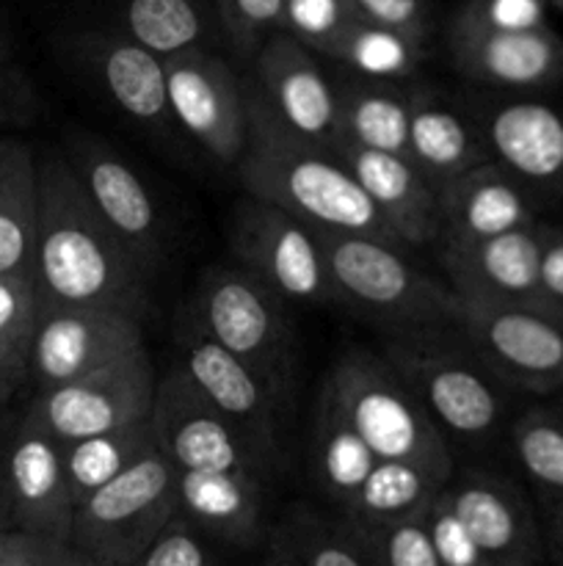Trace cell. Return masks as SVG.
<instances>
[{
    "mask_svg": "<svg viewBox=\"0 0 563 566\" xmlns=\"http://www.w3.org/2000/svg\"><path fill=\"white\" fill-rule=\"evenodd\" d=\"M152 357L147 348L66 385L36 390L25 415L59 442L105 434L149 420L155 403Z\"/></svg>",
    "mask_w": 563,
    "mask_h": 566,
    "instance_id": "11",
    "label": "cell"
},
{
    "mask_svg": "<svg viewBox=\"0 0 563 566\" xmlns=\"http://www.w3.org/2000/svg\"><path fill=\"white\" fill-rule=\"evenodd\" d=\"M193 326L287 390L296 354L287 302L252 274L235 263L204 271L193 298Z\"/></svg>",
    "mask_w": 563,
    "mask_h": 566,
    "instance_id": "7",
    "label": "cell"
},
{
    "mask_svg": "<svg viewBox=\"0 0 563 566\" xmlns=\"http://www.w3.org/2000/svg\"><path fill=\"white\" fill-rule=\"evenodd\" d=\"M232 260L287 304H334L326 254L315 227L263 199L232 219Z\"/></svg>",
    "mask_w": 563,
    "mask_h": 566,
    "instance_id": "10",
    "label": "cell"
},
{
    "mask_svg": "<svg viewBox=\"0 0 563 566\" xmlns=\"http://www.w3.org/2000/svg\"><path fill=\"white\" fill-rule=\"evenodd\" d=\"M329 153L351 171L403 249L439 243V191L406 155L362 147L346 136H334Z\"/></svg>",
    "mask_w": 563,
    "mask_h": 566,
    "instance_id": "20",
    "label": "cell"
},
{
    "mask_svg": "<svg viewBox=\"0 0 563 566\" xmlns=\"http://www.w3.org/2000/svg\"><path fill=\"white\" fill-rule=\"evenodd\" d=\"M42 298L33 274H0V357L28 381Z\"/></svg>",
    "mask_w": 563,
    "mask_h": 566,
    "instance_id": "36",
    "label": "cell"
},
{
    "mask_svg": "<svg viewBox=\"0 0 563 566\" xmlns=\"http://www.w3.org/2000/svg\"><path fill=\"white\" fill-rule=\"evenodd\" d=\"M254 92L276 119L307 142L329 149L337 136V88L318 64V53L290 33L276 31L254 53Z\"/></svg>",
    "mask_w": 563,
    "mask_h": 566,
    "instance_id": "19",
    "label": "cell"
},
{
    "mask_svg": "<svg viewBox=\"0 0 563 566\" xmlns=\"http://www.w3.org/2000/svg\"><path fill=\"white\" fill-rule=\"evenodd\" d=\"M337 88V136L408 158V94L386 81L351 77Z\"/></svg>",
    "mask_w": 563,
    "mask_h": 566,
    "instance_id": "29",
    "label": "cell"
},
{
    "mask_svg": "<svg viewBox=\"0 0 563 566\" xmlns=\"http://www.w3.org/2000/svg\"><path fill=\"white\" fill-rule=\"evenodd\" d=\"M177 368L196 385V390L235 420L257 440L270 459L282 464L279 403L285 392L246 359L235 357L196 326H185L180 335V365Z\"/></svg>",
    "mask_w": 563,
    "mask_h": 566,
    "instance_id": "16",
    "label": "cell"
},
{
    "mask_svg": "<svg viewBox=\"0 0 563 566\" xmlns=\"http://www.w3.org/2000/svg\"><path fill=\"white\" fill-rule=\"evenodd\" d=\"M237 175L254 199L276 205L315 230L362 232L397 243L351 171L326 147L287 130L252 83L248 144Z\"/></svg>",
    "mask_w": 563,
    "mask_h": 566,
    "instance_id": "2",
    "label": "cell"
},
{
    "mask_svg": "<svg viewBox=\"0 0 563 566\" xmlns=\"http://www.w3.org/2000/svg\"><path fill=\"white\" fill-rule=\"evenodd\" d=\"M357 20L351 0H285L279 31L329 59L342 33Z\"/></svg>",
    "mask_w": 563,
    "mask_h": 566,
    "instance_id": "37",
    "label": "cell"
},
{
    "mask_svg": "<svg viewBox=\"0 0 563 566\" xmlns=\"http://www.w3.org/2000/svg\"><path fill=\"white\" fill-rule=\"evenodd\" d=\"M213 539L188 523L180 512L158 534V539L136 558L132 566H219Z\"/></svg>",
    "mask_w": 563,
    "mask_h": 566,
    "instance_id": "40",
    "label": "cell"
},
{
    "mask_svg": "<svg viewBox=\"0 0 563 566\" xmlns=\"http://www.w3.org/2000/svg\"><path fill=\"white\" fill-rule=\"evenodd\" d=\"M546 9H550L546 0H464L456 17L475 25L517 31V28L550 25Z\"/></svg>",
    "mask_w": 563,
    "mask_h": 566,
    "instance_id": "42",
    "label": "cell"
},
{
    "mask_svg": "<svg viewBox=\"0 0 563 566\" xmlns=\"http://www.w3.org/2000/svg\"><path fill=\"white\" fill-rule=\"evenodd\" d=\"M268 566H379L340 517L296 506L270 525Z\"/></svg>",
    "mask_w": 563,
    "mask_h": 566,
    "instance_id": "30",
    "label": "cell"
},
{
    "mask_svg": "<svg viewBox=\"0 0 563 566\" xmlns=\"http://www.w3.org/2000/svg\"><path fill=\"white\" fill-rule=\"evenodd\" d=\"M163 64L171 122L210 158L237 169L248 144V83L202 44L166 55Z\"/></svg>",
    "mask_w": 563,
    "mask_h": 566,
    "instance_id": "13",
    "label": "cell"
},
{
    "mask_svg": "<svg viewBox=\"0 0 563 566\" xmlns=\"http://www.w3.org/2000/svg\"><path fill=\"white\" fill-rule=\"evenodd\" d=\"M348 528L357 534V539L379 566H442L423 514L401 520V523L379 525V528H353V525Z\"/></svg>",
    "mask_w": 563,
    "mask_h": 566,
    "instance_id": "38",
    "label": "cell"
},
{
    "mask_svg": "<svg viewBox=\"0 0 563 566\" xmlns=\"http://www.w3.org/2000/svg\"><path fill=\"white\" fill-rule=\"evenodd\" d=\"M147 271L99 219L66 155L39 160L33 280L42 304L116 307L144 315Z\"/></svg>",
    "mask_w": 563,
    "mask_h": 566,
    "instance_id": "1",
    "label": "cell"
},
{
    "mask_svg": "<svg viewBox=\"0 0 563 566\" xmlns=\"http://www.w3.org/2000/svg\"><path fill=\"white\" fill-rule=\"evenodd\" d=\"M541 238H544V221L484 241L442 243L439 258L447 285L458 298L541 307Z\"/></svg>",
    "mask_w": 563,
    "mask_h": 566,
    "instance_id": "21",
    "label": "cell"
},
{
    "mask_svg": "<svg viewBox=\"0 0 563 566\" xmlns=\"http://www.w3.org/2000/svg\"><path fill=\"white\" fill-rule=\"evenodd\" d=\"M9 420H0V531L11 528V506H9V479H6V434H9Z\"/></svg>",
    "mask_w": 563,
    "mask_h": 566,
    "instance_id": "47",
    "label": "cell"
},
{
    "mask_svg": "<svg viewBox=\"0 0 563 566\" xmlns=\"http://www.w3.org/2000/svg\"><path fill=\"white\" fill-rule=\"evenodd\" d=\"M546 3H550V9H557V11H563V0H546Z\"/></svg>",
    "mask_w": 563,
    "mask_h": 566,
    "instance_id": "50",
    "label": "cell"
},
{
    "mask_svg": "<svg viewBox=\"0 0 563 566\" xmlns=\"http://www.w3.org/2000/svg\"><path fill=\"white\" fill-rule=\"evenodd\" d=\"M11 528L70 545L75 497L66 475L64 442L33 423L25 412L11 418L6 434Z\"/></svg>",
    "mask_w": 563,
    "mask_h": 566,
    "instance_id": "17",
    "label": "cell"
},
{
    "mask_svg": "<svg viewBox=\"0 0 563 566\" xmlns=\"http://www.w3.org/2000/svg\"><path fill=\"white\" fill-rule=\"evenodd\" d=\"M149 426L158 451L177 470H241L268 481L279 470V462L221 415L180 368L158 379Z\"/></svg>",
    "mask_w": 563,
    "mask_h": 566,
    "instance_id": "9",
    "label": "cell"
},
{
    "mask_svg": "<svg viewBox=\"0 0 563 566\" xmlns=\"http://www.w3.org/2000/svg\"><path fill=\"white\" fill-rule=\"evenodd\" d=\"M329 59L368 81L397 83L419 70L425 59V42H417L395 28L357 20L342 33Z\"/></svg>",
    "mask_w": 563,
    "mask_h": 566,
    "instance_id": "32",
    "label": "cell"
},
{
    "mask_svg": "<svg viewBox=\"0 0 563 566\" xmlns=\"http://www.w3.org/2000/svg\"><path fill=\"white\" fill-rule=\"evenodd\" d=\"M359 20L395 28L417 42L428 39V3L425 0H351Z\"/></svg>",
    "mask_w": 563,
    "mask_h": 566,
    "instance_id": "43",
    "label": "cell"
},
{
    "mask_svg": "<svg viewBox=\"0 0 563 566\" xmlns=\"http://www.w3.org/2000/svg\"><path fill=\"white\" fill-rule=\"evenodd\" d=\"M70 545L28 531H0V566H61Z\"/></svg>",
    "mask_w": 563,
    "mask_h": 566,
    "instance_id": "44",
    "label": "cell"
},
{
    "mask_svg": "<svg viewBox=\"0 0 563 566\" xmlns=\"http://www.w3.org/2000/svg\"><path fill=\"white\" fill-rule=\"evenodd\" d=\"M489 160L528 188L539 205L563 202V105L541 92H502L472 103Z\"/></svg>",
    "mask_w": 563,
    "mask_h": 566,
    "instance_id": "12",
    "label": "cell"
},
{
    "mask_svg": "<svg viewBox=\"0 0 563 566\" xmlns=\"http://www.w3.org/2000/svg\"><path fill=\"white\" fill-rule=\"evenodd\" d=\"M431 332L434 329L392 337L381 357L406 381L442 434L489 442L506 420L500 381L472 352L467 357Z\"/></svg>",
    "mask_w": 563,
    "mask_h": 566,
    "instance_id": "6",
    "label": "cell"
},
{
    "mask_svg": "<svg viewBox=\"0 0 563 566\" xmlns=\"http://www.w3.org/2000/svg\"><path fill=\"white\" fill-rule=\"evenodd\" d=\"M39 160L25 142L0 138V274H33Z\"/></svg>",
    "mask_w": 563,
    "mask_h": 566,
    "instance_id": "27",
    "label": "cell"
},
{
    "mask_svg": "<svg viewBox=\"0 0 563 566\" xmlns=\"http://www.w3.org/2000/svg\"><path fill=\"white\" fill-rule=\"evenodd\" d=\"M177 512V468L152 446L77 503L70 545L97 566H132Z\"/></svg>",
    "mask_w": 563,
    "mask_h": 566,
    "instance_id": "5",
    "label": "cell"
},
{
    "mask_svg": "<svg viewBox=\"0 0 563 566\" xmlns=\"http://www.w3.org/2000/svg\"><path fill=\"white\" fill-rule=\"evenodd\" d=\"M141 348H147L141 315L116 307L42 304L28 357V379L36 390L66 385Z\"/></svg>",
    "mask_w": 563,
    "mask_h": 566,
    "instance_id": "14",
    "label": "cell"
},
{
    "mask_svg": "<svg viewBox=\"0 0 563 566\" xmlns=\"http://www.w3.org/2000/svg\"><path fill=\"white\" fill-rule=\"evenodd\" d=\"M221 22L243 55H254L270 33L282 28L285 0H219Z\"/></svg>",
    "mask_w": 563,
    "mask_h": 566,
    "instance_id": "39",
    "label": "cell"
},
{
    "mask_svg": "<svg viewBox=\"0 0 563 566\" xmlns=\"http://www.w3.org/2000/svg\"><path fill=\"white\" fill-rule=\"evenodd\" d=\"M125 33L166 59L202 44L204 22L193 0H127Z\"/></svg>",
    "mask_w": 563,
    "mask_h": 566,
    "instance_id": "35",
    "label": "cell"
},
{
    "mask_svg": "<svg viewBox=\"0 0 563 566\" xmlns=\"http://www.w3.org/2000/svg\"><path fill=\"white\" fill-rule=\"evenodd\" d=\"M539 304L563 318V227L544 224L539 258Z\"/></svg>",
    "mask_w": 563,
    "mask_h": 566,
    "instance_id": "45",
    "label": "cell"
},
{
    "mask_svg": "<svg viewBox=\"0 0 563 566\" xmlns=\"http://www.w3.org/2000/svg\"><path fill=\"white\" fill-rule=\"evenodd\" d=\"M22 381L25 379H22V376L17 374V370L11 368L3 357H0V412H3L6 403L11 401V396H14L17 387H20Z\"/></svg>",
    "mask_w": 563,
    "mask_h": 566,
    "instance_id": "48",
    "label": "cell"
},
{
    "mask_svg": "<svg viewBox=\"0 0 563 566\" xmlns=\"http://www.w3.org/2000/svg\"><path fill=\"white\" fill-rule=\"evenodd\" d=\"M323 396L346 415L375 459L412 462L450 479L445 434L381 354L351 348L331 365Z\"/></svg>",
    "mask_w": 563,
    "mask_h": 566,
    "instance_id": "4",
    "label": "cell"
},
{
    "mask_svg": "<svg viewBox=\"0 0 563 566\" xmlns=\"http://www.w3.org/2000/svg\"><path fill=\"white\" fill-rule=\"evenodd\" d=\"M61 566H97V564H94L86 553L75 551V547L70 545V551H66V556H64V564Z\"/></svg>",
    "mask_w": 563,
    "mask_h": 566,
    "instance_id": "49",
    "label": "cell"
},
{
    "mask_svg": "<svg viewBox=\"0 0 563 566\" xmlns=\"http://www.w3.org/2000/svg\"><path fill=\"white\" fill-rule=\"evenodd\" d=\"M442 495L495 566H541L544 536L522 490L506 475L469 468L453 473Z\"/></svg>",
    "mask_w": 563,
    "mask_h": 566,
    "instance_id": "18",
    "label": "cell"
},
{
    "mask_svg": "<svg viewBox=\"0 0 563 566\" xmlns=\"http://www.w3.org/2000/svg\"><path fill=\"white\" fill-rule=\"evenodd\" d=\"M541 536H544V553L555 566H563V503H541Z\"/></svg>",
    "mask_w": 563,
    "mask_h": 566,
    "instance_id": "46",
    "label": "cell"
},
{
    "mask_svg": "<svg viewBox=\"0 0 563 566\" xmlns=\"http://www.w3.org/2000/svg\"><path fill=\"white\" fill-rule=\"evenodd\" d=\"M0 53H3V36H0Z\"/></svg>",
    "mask_w": 563,
    "mask_h": 566,
    "instance_id": "51",
    "label": "cell"
},
{
    "mask_svg": "<svg viewBox=\"0 0 563 566\" xmlns=\"http://www.w3.org/2000/svg\"><path fill=\"white\" fill-rule=\"evenodd\" d=\"M423 520L442 566H495L489 562V556L480 551L478 542L472 539V534L464 528V523L442 492L425 509Z\"/></svg>",
    "mask_w": 563,
    "mask_h": 566,
    "instance_id": "41",
    "label": "cell"
},
{
    "mask_svg": "<svg viewBox=\"0 0 563 566\" xmlns=\"http://www.w3.org/2000/svg\"><path fill=\"white\" fill-rule=\"evenodd\" d=\"M508 442L541 503H563V412L530 407L511 420Z\"/></svg>",
    "mask_w": 563,
    "mask_h": 566,
    "instance_id": "34",
    "label": "cell"
},
{
    "mask_svg": "<svg viewBox=\"0 0 563 566\" xmlns=\"http://www.w3.org/2000/svg\"><path fill=\"white\" fill-rule=\"evenodd\" d=\"M66 158L99 219L149 274L160 258L163 238H160L158 205L138 171L99 142H77Z\"/></svg>",
    "mask_w": 563,
    "mask_h": 566,
    "instance_id": "22",
    "label": "cell"
},
{
    "mask_svg": "<svg viewBox=\"0 0 563 566\" xmlns=\"http://www.w3.org/2000/svg\"><path fill=\"white\" fill-rule=\"evenodd\" d=\"M375 462L379 459L373 457L368 442L353 431L331 398L320 392L312 426V479L337 514L351 503Z\"/></svg>",
    "mask_w": 563,
    "mask_h": 566,
    "instance_id": "31",
    "label": "cell"
},
{
    "mask_svg": "<svg viewBox=\"0 0 563 566\" xmlns=\"http://www.w3.org/2000/svg\"><path fill=\"white\" fill-rule=\"evenodd\" d=\"M447 481L450 479L419 464L379 459L351 503L337 517L353 528H379V525L419 517L445 490Z\"/></svg>",
    "mask_w": 563,
    "mask_h": 566,
    "instance_id": "28",
    "label": "cell"
},
{
    "mask_svg": "<svg viewBox=\"0 0 563 566\" xmlns=\"http://www.w3.org/2000/svg\"><path fill=\"white\" fill-rule=\"evenodd\" d=\"M408 94V160L436 191L472 166L489 160L472 116H464L431 86L417 83Z\"/></svg>",
    "mask_w": 563,
    "mask_h": 566,
    "instance_id": "26",
    "label": "cell"
},
{
    "mask_svg": "<svg viewBox=\"0 0 563 566\" xmlns=\"http://www.w3.org/2000/svg\"><path fill=\"white\" fill-rule=\"evenodd\" d=\"M268 479L241 470H177V506L215 545L254 551L270 534Z\"/></svg>",
    "mask_w": 563,
    "mask_h": 566,
    "instance_id": "23",
    "label": "cell"
},
{
    "mask_svg": "<svg viewBox=\"0 0 563 566\" xmlns=\"http://www.w3.org/2000/svg\"><path fill=\"white\" fill-rule=\"evenodd\" d=\"M334 304L397 332L453 326L458 296L406 260L403 247L362 232L318 230Z\"/></svg>",
    "mask_w": 563,
    "mask_h": 566,
    "instance_id": "3",
    "label": "cell"
},
{
    "mask_svg": "<svg viewBox=\"0 0 563 566\" xmlns=\"http://www.w3.org/2000/svg\"><path fill=\"white\" fill-rule=\"evenodd\" d=\"M539 208L528 188L500 164L484 160L439 191V247L472 243L535 224Z\"/></svg>",
    "mask_w": 563,
    "mask_h": 566,
    "instance_id": "24",
    "label": "cell"
},
{
    "mask_svg": "<svg viewBox=\"0 0 563 566\" xmlns=\"http://www.w3.org/2000/svg\"><path fill=\"white\" fill-rule=\"evenodd\" d=\"M155 446L152 426L149 420L125 429L105 431V434L83 437V440L66 442V475H70V490L75 497V506L125 473L136 459H141Z\"/></svg>",
    "mask_w": 563,
    "mask_h": 566,
    "instance_id": "33",
    "label": "cell"
},
{
    "mask_svg": "<svg viewBox=\"0 0 563 566\" xmlns=\"http://www.w3.org/2000/svg\"><path fill=\"white\" fill-rule=\"evenodd\" d=\"M447 50L469 83L491 92H546L563 83V36L552 25L502 31L453 14Z\"/></svg>",
    "mask_w": 563,
    "mask_h": 566,
    "instance_id": "15",
    "label": "cell"
},
{
    "mask_svg": "<svg viewBox=\"0 0 563 566\" xmlns=\"http://www.w3.org/2000/svg\"><path fill=\"white\" fill-rule=\"evenodd\" d=\"M77 53L116 108L130 119L152 130L174 125L166 94L163 55L152 53L127 33H83L77 36Z\"/></svg>",
    "mask_w": 563,
    "mask_h": 566,
    "instance_id": "25",
    "label": "cell"
},
{
    "mask_svg": "<svg viewBox=\"0 0 563 566\" xmlns=\"http://www.w3.org/2000/svg\"><path fill=\"white\" fill-rule=\"evenodd\" d=\"M453 329L500 385L530 396L563 390V318L533 304L458 298Z\"/></svg>",
    "mask_w": 563,
    "mask_h": 566,
    "instance_id": "8",
    "label": "cell"
}]
</instances>
